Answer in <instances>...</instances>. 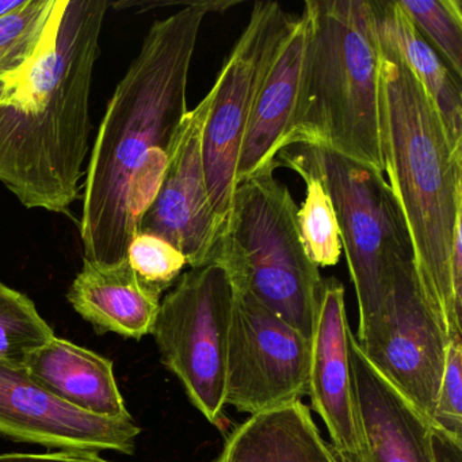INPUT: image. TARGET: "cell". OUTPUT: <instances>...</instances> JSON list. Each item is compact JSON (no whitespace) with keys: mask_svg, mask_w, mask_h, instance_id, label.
<instances>
[{"mask_svg":"<svg viewBox=\"0 0 462 462\" xmlns=\"http://www.w3.org/2000/svg\"><path fill=\"white\" fill-rule=\"evenodd\" d=\"M215 462H339L302 400L254 413L232 430Z\"/></svg>","mask_w":462,"mask_h":462,"instance_id":"cell-18","label":"cell"},{"mask_svg":"<svg viewBox=\"0 0 462 462\" xmlns=\"http://www.w3.org/2000/svg\"><path fill=\"white\" fill-rule=\"evenodd\" d=\"M23 369L72 407L112 420H134L116 383L113 362L69 340L53 337L34 351Z\"/></svg>","mask_w":462,"mask_h":462,"instance_id":"cell-16","label":"cell"},{"mask_svg":"<svg viewBox=\"0 0 462 462\" xmlns=\"http://www.w3.org/2000/svg\"><path fill=\"white\" fill-rule=\"evenodd\" d=\"M61 0H25L0 17V80H17L42 56L60 10Z\"/></svg>","mask_w":462,"mask_h":462,"instance_id":"cell-21","label":"cell"},{"mask_svg":"<svg viewBox=\"0 0 462 462\" xmlns=\"http://www.w3.org/2000/svg\"><path fill=\"white\" fill-rule=\"evenodd\" d=\"M236 2H193L156 21L107 104L86 171L80 236L85 261L126 262L136 236L128 189L153 148L169 151L188 115V82L199 32L210 13Z\"/></svg>","mask_w":462,"mask_h":462,"instance_id":"cell-1","label":"cell"},{"mask_svg":"<svg viewBox=\"0 0 462 462\" xmlns=\"http://www.w3.org/2000/svg\"><path fill=\"white\" fill-rule=\"evenodd\" d=\"M356 342L372 366L431 420L448 340L424 301L413 258L397 266L381 323Z\"/></svg>","mask_w":462,"mask_h":462,"instance_id":"cell-10","label":"cell"},{"mask_svg":"<svg viewBox=\"0 0 462 462\" xmlns=\"http://www.w3.org/2000/svg\"><path fill=\"white\" fill-rule=\"evenodd\" d=\"M307 48L308 23L301 13L256 99L237 162L236 186L267 167H280L277 158L296 110Z\"/></svg>","mask_w":462,"mask_h":462,"instance_id":"cell-15","label":"cell"},{"mask_svg":"<svg viewBox=\"0 0 462 462\" xmlns=\"http://www.w3.org/2000/svg\"><path fill=\"white\" fill-rule=\"evenodd\" d=\"M277 163L293 170L305 183L297 224L308 256L319 269L335 266L342 255V242L334 204L320 171L302 148L297 153L281 152Z\"/></svg>","mask_w":462,"mask_h":462,"instance_id":"cell-20","label":"cell"},{"mask_svg":"<svg viewBox=\"0 0 462 462\" xmlns=\"http://www.w3.org/2000/svg\"><path fill=\"white\" fill-rule=\"evenodd\" d=\"M326 183L358 301L362 339L385 316L394 272L412 258L407 224L386 177L326 148L301 147Z\"/></svg>","mask_w":462,"mask_h":462,"instance_id":"cell-6","label":"cell"},{"mask_svg":"<svg viewBox=\"0 0 462 462\" xmlns=\"http://www.w3.org/2000/svg\"><path fill=\"white\" fill-rule=\"evenodd\" d=\"M55 337L28 296L0 282V365L23 367Z\"/></svg>","mask_w":462,"mask_h":462,"instance_id":"cell-22","label":"cell"},{"mask_svg":"<svg viewBox=\"0 0 462 462\" xmlns=\"http://www.w3.org/2000/svg\"><path fill=\"white\" fill-rule=\"evenodd\" d=\"M310 361V340L236 288L226 405L254 415L301 400L308 394Z\"/></svg>","mask_w":462,"mask_h":462,"instance_id":"cell-9","label":"cell"},{"mask_svg":"<svg viewBox=\"0 0 462 462\" xmlns=\"http://www.w3.org/2000/svg\"><path fill=\"white\" fill-rule=\"evenodd\" d=\"M236 288L221 259L183 273L153 326L164 366L213 426L226 427V380Z\"/></svg>","mask_w":462,"mask_h":462,"instance_id":"cell-7","label":"cell"},{"mask_svg":"<svg viewBox=\"0 0 462 462\" xmlns=\"http://www.w3.org/2000/svg\"><path fill=\"white\" fill-rule=\"evenodd\" d=\"M267 167L237 185L221 261L237 289L310 340L324 278L305 251L289 189Z\"/></svg>","mask_w":462,"mask_h":462,"instance_id":"cell-5","label":"cell"},{"mask_svg":"<svg viewBox=\"0 0 462 462\" xmlns=\"http://www.w3.org/2000/svg\"><path fill=\"white\" fill-rule=\"evenodd\" d=\"M434 426L462 439V337L451 339L431 419Z\"/></svg>","mask_w":462,"mask_h":462,"instance_id":"cell-25","label":"cell"},{"mask_svg":"<svg viewBox=\"0 0 462 462\" xmlns=\"http://www.w3.org/2000/svg\"><path fill=\"white\" fill-rule=\"evenodd\" d=\"M431 450L434 462H462V439L431 424Z\"/></svg>","mask_w":462,"mask_h":462,"instance_id":"cell-27","label":"cell"},{"mask_svg":"<svg viewBox=\"0 0 462 462\" xmlns=\"http://www.w3.org/2000/svg\"><path fill=\"white\" fill-rule=\"evenodd\" d=\"M0 462H110L98 454L50 451V453H7L0 454Z\"/></svg>","mask_w":462,"mask_h":462,"instance_id":"cell-26","label":"cell"},{"mask_svg":"<svg viewBox=\"0 0 462 462\" xmlns=\"http://www.w3.org/2000/svg\"><path fill=\"white\" fill-rule=\"evenodd\" d=\"M209 107L207 94L183 118L170 147L161 190L139 223L140 234L155 235L174 245L191 269L217 261L226 235L210 202L202 161Z\"/></svg>","mask_w":462,"mask_h":462,"instance_id":"cell-11","label":"cell"},{"mask_svg":"<svg viewBox=\"0 0 462 462\" xmlns=\"http://www.w3.org/2000/svg\"><path fill=\"white\" fill-rule=\"evenodd\" d=\"M25 0H0V17L20 9Z\"/></svg>","mask_w":462,"mask_h":462,"instance_id":"cell-28","label":"cell"},{"mask_svg":"<svg viewBox=\"0 0 462 462\" xmlns=\"http://www.w3.org/2000/svg\"><path fill=\"white\" fill-rule=\"evenodd\" d=\"M69 304L98 334L140 340L152 334L162 296L145 286L128 261L106 267L86 262L69 293Z\"/></svg>","mask_w":462,"mask_h":462,"instance_id":"cell-17","label":"cell"},{"mask_svg":"<svg viewBox=\"0 0 462 462\" xmlns=\"http://www.w3.org/2000/svg\"><path fill=\"white\" fill-rule=\"evenodd\" d=\"M109 2L61 0L42 56L0 104V182L29 209L66 213L90 147V94Z\"/></svg>","mask_w":462,"mask_h":462,"instance_id":"cell-2","label":"cell"},{"mask_svg":"<svg viewBox=\"0 0 462 462\" xmlns=\"http://www.w3.org/2000/svg\"><path fill=\"white\" fill-rule=\"evenodd\" d=\"M126 261L137 278L159 296L174 286L188 264L174 245L155 235L140 232L129 243Z\"/></svg>","mask_w":462,"mask_h":462,"instance_id":"cell-24","label":"cell"},{"mask_svg":"<svg viewBox=\"0 0 462 462\" xmlns=\"http://www.w3.org/2000/svg\"><path fill=\"white\" fill-rule=\"evenodd\" d=\"M375 14L391 34L402 58L431 97L454 147L462 150L461 80L424 40L397 2L373 0Z\"/></svg>","mask_w":462,"mask_h":462,"instance_id":"cell-19","label":"cell"},{"mask_svg":"<svg viewBox=\"0 0 462 462\" xmlns=\"http://www.w3.org/2000/svg\"><path fill=\"white\" fill-rule=\"evenodd\" d=\"M400 9L461 80L462 4L459 0H400Z\"/></svg>","mask_w":462,"mask_h":462,"instance_id":"cell-23","label":"cell"},{"mask_svg":"<svg viewBox=\"0 0 462 462\" xmlns=\"http://www.w3.org/2000/svg\"><path fill=\"white\" fill-rule=\"evenodd\" d=\"M10 83L12 82H9V80H0V104L6 98L7 88H9Z\"/></svg>","mask_w":462,"mask_h":462,"instance_id":"cell-29","label":"cell"},{"mask_svg":"<svg viewBox=\"0 0 462 462\" xmlns=\"http://www.w3.org/2000/svg\"><path fill=\"white\" fill-rule=\"evenodd\" d=\"M345 288L324 278L320 305L310 337L308 394L310 408L326 424L339 462H365L364 439L351 373Z\"/></svg>","mask_w":462,"mask_h":462,"instance_id":"cell-13","label":"cell"},{"mask_svg":"<svg viewBox=\"0 0 462 462\" xmlns=\"http://www.w3.org/2000/svg\"><path fill=\"white\" fill-rule=\"evenodd\" d=\"M365 462H434L431 420L372 366L348 337Z\"/></svg>","mask_w":462,"mask_h":462,"instance_id":"cell-14","label":"cell"},{"mask_svg":"<svg viewBox=\"0 0 462 462\" xmlns=\"http://www.w3.org/2000/svg\"><path fill=\"white\" fill-rule=\"evenodd\" d=\"M377 25L385 177L407 224L424 301L450 342L462 337L451 282L454 245L462 235V150L454 147L431 97L378 17Z\"/></svg>","mask_w":462,"mask_h":462,"instance_id":"cell-3","label":"cell"},{"mask_svg":"<svg viewBox=\"0 0 462 462\" xmlns=\"http://www.w3.org/2000/svg\"><path fill=\"white\" fill-rule=\"evenodd\" d=\"M302 14L307 58L282 152L296 145L326 148L385 175L373 0H307Z\"/></svg>","mask_w":462,"mask_h":462,"instance_id":"cell-4","label":"cell"},{"mask_svg":"<svg viewBox=\"0 0 462 462\" xmlns=\"http://www.w3.org/2000/svg\"><path fill=\"white\" fill-rule=\"evenodd\" d=\"M294 21L277 2L254 4L247 25L208 93L202 161L210 202L226 229L237 188V162L256 99Z\"/></svg>","mask_w":462,"mask_h":462,"instance_id":"cell-8","label":"cell"},{"mask_svg":"<svg viewBox=\"0 0 462 462\" xmlns=\"http://www.w3.org/2000/svg\"><path fill=\"white\" fill-rule=\"evenodd\" d=\"M142 429L83 412L42 388L23 367L0 365V437L69 453L132 454Z\"/></svg>","mask_w":462,"mask_h":462,"instance_id":"cell-12","label":"cell"}]
</instances>
